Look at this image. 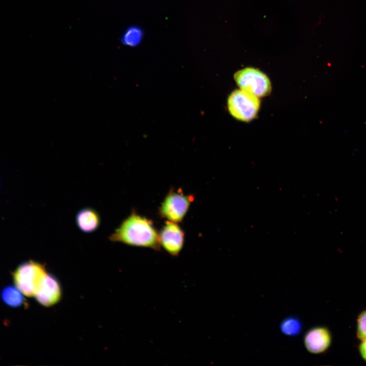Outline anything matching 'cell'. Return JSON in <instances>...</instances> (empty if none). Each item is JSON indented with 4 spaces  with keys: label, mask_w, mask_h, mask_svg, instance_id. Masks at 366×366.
I'll use <instances>...</instances> for the list:
<instances>
[{
    "label": "cell",
    "mask_w": 366,
    "mask_h": 366,
    "mask_svg": "<svg viewBox=\"0 0 366 366\" xmlns=\"http://www.w3.org/2000/svg\"><path fill=\"white\" fill-rule=\"evenodd\" d=\"M194 200L193 195H186L181 189L170 188L158 208L159 215L170 221L181 222Z\"/></svg>",
    "instance_id": "obj_3"
},
{
    "label": "cell",
    "mask_w": 366,
    "mask_h": 366,
    "mask_svg": "<svg viewBox=\"0 0 366 366\" xmlns=\"http://www.w3.org/2000/svg\"><path fill=\"white\" fill-rule=\"evenodd\" d=\"M23 294L16 286L9 285L2 289L1 297L6 305L12 308H17L24 303Z\"/></svg>",
    "instance_id": "obj_10"
},
{
    "label": "cell",
    "mask_w": 366,
    "mask_h": 366,
    "mask_svg": "<svg viewBox=\"0 0 366 366\" xmlns=\"http://www.w3.org/2000/svg\"><path fill=\"white\" fill-rule=\"evenodd\" d=\"M331 341L329 330L323 326H314L309 329L303 336V343L306 350L313 354L324 352L329 347Z\"/></svg>",
    "instance_id": "obj_8"
},
{
    "label": "cell",
    "mask_w": 366,
    "mask_h": 366,
    "mask_svg": "<svg viewBox=\"0 0 366 366\" xmlns=\"http://www.w3.org/2000/svg\"><path fill=\"white\" fill-rule=\"evenodd\" d=\"M113 242L147 248L159 251L161 245L159 232L151 220L138 214L135 210L127 217L109 236Z\"/></svg>",
    "instance_id": "obj_1"
},
{
    "label": "cell",
    "mask_w": 366,
    "mask_h": 366,
    "mask_svg": "<svg viewBox=\"0 0 366 366\" xmlns=\"http://www.w3.org/2000/svg\"><path fill=\"white\" fill-rule=\"evenodd\" d=\"M234 78L242 90L258 98L268 96L271 91V84L268 76L260 70L247 67L237 71Z\"/></svg>",
    "instance_id": "obj_5"
},
{
    "label": "cell",
    "mask_w": 366,
    "mask_h": 366,
    "mask_svg": "<svg viewBox=\"0 0 366 366\" xmlns=\"http://www.w3.org/2000/svg\"><path fill=\"white\" fill-rule=\"evenodd\" d=\"M359 349L362 357L366 360V339L361 344Z\"/></svg>",
    "instance_id": "obj_14"
},
{
    "label": "cell",
    "mask_w": 366,
    "mask_h": 366,
    "mask_svg": "<svg viewBox=\"0 0 366 366\" xmlns=\"http://www.w3.org/2000/svg\"><path fill=\"white\" fill-rule=\"evenodd\" d=\"M47 272L44 265L29 260L20 264L13 273L15 286L26 296H35Z\"/></svg>",
    "instance_id": "obj_2"
},
{
    "label": "cell",
    "mask_w": 366,
    "mask_h": 366,
    "mask_svg": "<svg viewBox=\"0 0 366 366\" xmlns=\"http://www.w3.org/2000/svg\"><path fill=\"white\" fill-rule=\"evenodd\" d=\"M159 236L161 247L172 256H178L182 249L185 236L178 223L166 221Z\"/></svg>",
    "instance_id": "obj_6"
},
{
    "label": "cell",
    "mask_w": 366,
    "mask_h": 366,
    "mask_svg": "<svg viewBox=\"0 0 366 366\" xmlns=\"http://www.w3.org/2000/svg\"><path fill=\"white\" fill-rule=\"evenodd\" d=\"M280 329L285 336L294 337L300 334L303 329V324L298 317L289 316L281 321Z\"/></svg>",
    "instance_id": "obj_11"
},
{
    "label": "cell",
    "mask_w": 366,
    "mask_h": 366,
    "mask_svg": "<svg viewBox=\"0 0 366 366\" xmlns=\"http://www.w3.org/2000/svg\"><path fill=\"white\" fill-rule=\"evenodd\" d=\"M62 296V289L57 279L46 273L35 295L37 301L45 307H50L58 302Z\"/></svg>",
    "instance_id": "obj_7"
},
{
    "label": "cell",
    "mask_w": 366,
    "mask_h": 366,
    "mask_svg": "<svg viewBox=\"0 0 366 366\" xmlns=\"http://www.w3.org/2000/svg\"><path fill=\"white\" fill-rule=\"evenodd\" d=\"M227 106L233 117L241 121L249 122L258 114L260 101L259 98L239 89L234 90L229 96Z\"/></svg>",
    "instance_id": "obj_4"
},
{
    "label": "cell",
    "mask_w": 366,
    "mask_h": 366,
    "mask_svg": "<svg viewBox=\"0 0 366 366\" xmlns=\"http://www.w3.org/2000/svg\"><path fill=\"white\" fill-rule=\"evenodd\" d=\"M143 29L138 26L131 25L127 27L119 38L124 45L134 47L139 45L143 38Z\"/></svg>",
    "instance_id": "obj_12"
},
{
    "label": "cell",
    "mask_w": 366,
    "mask_h": 366,
    "mask_svg": "<svg viewBox=\"0 0 366 366\" xmlns=\"http://www.w3.org/2000/svg\"><path fill=\"white\" fill-rule=\"evenodd\" d=\"M75 223L81 231L85 233H91L99 228L101 219L95 209L86 207L80 209L77 212Z\"/></svg>",
    "instance_id": "obj_9"
},
{
    "label": "cell",
    "mask_w": 366,
    "mask_h": 366,
    "mask_svg": "<svg viewBox=\"0 0 366 366\" xmlns=\"http://www.w3.org/2000/svg\"><path fill=\"white\" fill-rule=\"evenodd\" d=\"M357 334L359 339H366V311L362 312L358 319Z\"/></svg>",
    "instance_id": "obj_13"
}]
</instances>
